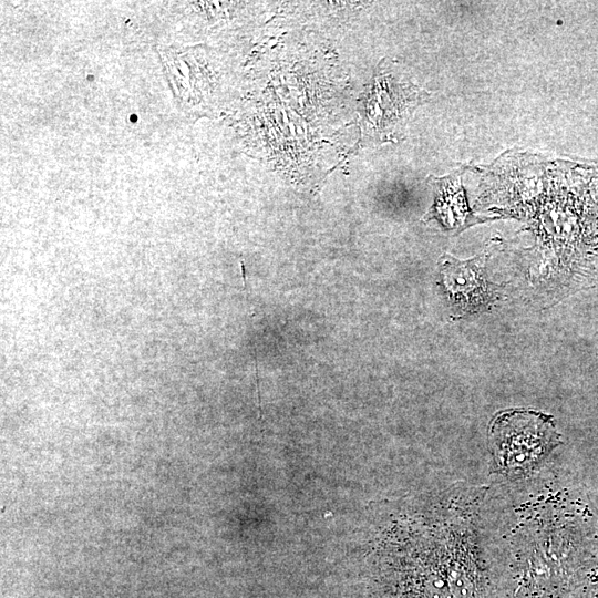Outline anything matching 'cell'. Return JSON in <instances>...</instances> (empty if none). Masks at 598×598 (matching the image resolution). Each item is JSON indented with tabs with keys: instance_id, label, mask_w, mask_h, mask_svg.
Here are the masks:
<instances>
[{
	"instance_id": "6da1fadb",
	"label": "cell",
	"mask_w": 598,
	"mask_h": 598,
	"mask_svg": "<svg viewBox=\"0 0 598 598\" xmlns=\"http://www.w3.org/2000/svg\"><path fill=\"white\" fill-rule=\"evenodd\" d=\"M485 488L446 493L423 543L389 561L372 598H513L509 556L493 523Z\"/></svg>"
},
{
	"instance_id": "7a4b0ae2",
	"label": "cell",
	"mask_w": 598,
	"mask_h": 598,
	"mask_svg": "<svg viewBox=\"0 0 598 598\" xmlns=\"http://www.w3.org/2000/svg\"><path fill=\"white\" fill-rule=\"evenodd\" d=\"M496 468L518 476L539 466L558 445V433L549 415L524 409L503 411L488 430Z\"/></svg>"
},
{
	"instance_id": "3957f363",
	"label": "cell",
	"mask_w": 598,
	"mask_h": 598,
	"mask_svg": "<svg viewBox=\"0 0 598 598\" xmlns=\"http://www.w3.org/2000/svg\"><path fill=\"white\" fill-rule=\"evenodd\" d=\"M483 256L457 260L451 256L442 264L443 286L453 306L461 313H474L489 308L496 300V285L486 279Z\"/></svg>"
}]
</instances>
